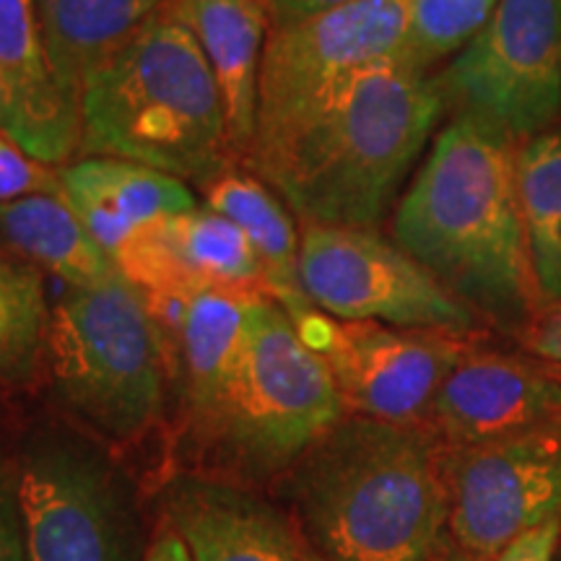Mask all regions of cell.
<instances>
[{
	"label": "cell",
	"instance_id": "1",
	"mask_svg": "<svg viewBox=\"0 0 561 561\" xmlns=\"http://www.w3.org/2000/svg\"><path fill=\"white\" fill-rule=\"evenodd\" d=\"M517 149L455 115L392 214V240L479 314L520 333L541 310L525 234Z\"/></svg>",
	"mask_w": 561,
	"mask_h": 561
},
{
	"label": "cell",
	"instance_id": "2",
	"mask_svg": "<svg viewBox=\"0 0 561 561\" xmlns=\"http://www.w3.org/2000/svg\"><path fill=\"white\" fill-rule=\"evenodd\" d=\"M445 112L411 60L362 70L284 144L248 164L301 224L377 229Z\"/></svg>",
	"mask_w": 561,
	"mask_h": 561
},
{
	"label": "cell",
	"instance_id": "3",
	"mask_svg": "<svg viewBox=\"0 0 561 561\" xmlns=\"http://www.w3.org/2000/svg\"><path fill=\"white\" fill-rule=\"evenodd\" d=\"M291 502L320 557L430 561L450 530L445 445L426 424L343 416L291 466Z\"/></svg>",
	"mask_w": 561,
	"mask_h": 561
},
{
	"label": "cell",
	"instance_id": "4",
	"mask_svg": "<svg viewBox=\"0 0 561 561\" xmlns=\"http://www.w3.org/2000/svg\"><path fill=\"white\" fill-rule=\"evenodd\" d=\"M79 153L128 159L198 187L240 164L206 55L167 5L83 83Z\"/></svg>",
	"mask_w": 561,
	"mask_h": 561
},
{
	"label": "cell",
	"instance_id": "5",
	"mask_svg": "<svg viewBox=\"0 0 561 561\" xmlns=\"http://www.w3.org/2000/svg\"><path fill=\"white\" fill-rule=\"evenodd\" d=\"M170 362V343L128 278L66 286L50 305L45 367L62 403L104 437L133 439L157 421Z\"/></svg>",
	"mask_w": 561,
	"mask_h": 561
},
{
	"label": "cell",
	"instance_id": "6",
	"mask_svg": "<svg viewBox=\"0 0 561 561\" xmlns=\"http://www.w3.org/2000/svg\"><path fill=\"white\" fill-rule=\"evenodd\" d=\"M346 416L333 371L273 297L248 305V346L206 426L257 473L291 468Z\"/></svg>",
	"mask_w": 561,
	"mask_h": 561
},
{
	"label": "cell",
	"instance_id": "7",
	"mask_svg": "<svg viewBox=\"0 0 561 561\" xmlns=\"http://www.w3.org/2000/svg\"><path fill=\"white\" fill-rule=\"evenodd\" d=\"M396 60H411L405 0H354L318 16L271 24L255 138L242 167L284 144L362 70Z\"/></svg>",
	"mask_w": 561,
	"mask_h": 561
},
{
	"label": "cell",
	"instance_id": "8",
	"mask_svg": "<svg viewBox=\"0 0 561 561\" xmlns=\"http://www.w3.org/2000/svg\"><path fill=\"white\" fill-rule=\"evenodd\" d=\"M299 278L307 299L339 320L473 335L479 312L377 229L305 224Z\"/></svg>",
	"mask_w": 561,
	"mask_h": 561
},
{
	"label": "cell",
	"instance_id": "9",
	"mask_svg": "<svg viewBox=\"0 0 561 561\" xmlns=\"http://www.w3.org/2000/svg\"><path fill=\"white\" fill-rule=\"evenodd\" d=\"M445 110L523 144L561 112V0H500L437 76Z\"/></svg>",
	"mask_w": 561,
	"mask_h": 561
},
{
	"label": "cell",
	"instance_id": "10",
	"mask_svg": "<svg viewBox=\"0 0 561 561\" xmlns=\"http://www.w3.org/2000/svg\"><path fill=\"white\" fill-rule=\"evenodd\" d=\"M16 471L30 561H138L130 502L94 447L47 437Z\"/></svg>",
	"mask_w": 561,
	"mask_h": 561
},
{
	"label": "cell",
	"instance_id": "11",
	"mask_svg": "<svg viewBox=\"0 0 561 561\" xmlns=\"http://www.w3.org/2000/svg\"><path fill=\"white\" fill-rule=\"evenodd\" d=\"M294 325L331 367L346 411L392 424H426L442 382L473 348L471 335L339 320L318 307Z\"/></svg>",
	"mask_w": 561,
	"mask_h": 561
},
{
	"label": "cell",
	"instance_id": "12",
	"mask_svg": "<svg viewBox=\"0 0 561 561\" xmlns=\"http://www.w3.org/2000/svg\"><path fill=\"white\" fill-rule=\"evenodd\" d=\"M450 533L471 561L561 520V419L512 437L445 447Z\"/></svg>",
	"mask_w": 561,
	"mask_h": 561
},
{
	"label": "cell",
	"instance_id": "13",
	"mask_svg": "<svg viewBox=\"0 0 561 561\" xmlns=\"http://www.w3.org/2000/svg\"><path fill=\"white\" fill-rule=\"evenodd\" d=\"M115 265L149 297L201 291L271 297L248 237L208 206L161 216L138 229L115 252Z\"/></svg>",
	"mask_w": 561,
	"mask_h": 561
},
{
	"label": "cell",
	"instance_id": "14",
	"mask_svg": "<svg viewBox=\"0 0 561 561\" xmlns=\"http://www.w3.org/2000/svg\"><path fill=\"white\" fill-rule=\"evenodd\" d=\"M557 419L561 377L517 356L468 348L442 382L426 426L445 447H471Z\"/></svg>",
	"mask_w": 561,
	"mask_h": 561
},
{
	"label": "cell",
	"instance_id": "15",
	"mask_svg": "<svg viewBox=\"0 0 561 561\" xmlns=\"http://www.w3.org/2000/svg\"><path fill=\"white\" fill-rule=\"evenodd\" d=\"M164 525L195 561H305L297 533L273 504L208 479H178L161 500Z\"/></svg>",
	"mask_w": 561,
	"mask_h": 561
},
{
	"label": "cell",
	"instance_id": "16",
	"mask_svg": "<svg viewBox=\"0 0 561 561\" xmlns=\"http://www.w3.org/2000/svg\"><path fill=\"white\" fill-rule=\"evenodd\" d=\"M153 318L180 364L185 401L201 426L214 421L248 346V305L252 297L201 291L193 297H149Z\"/></svg>",
	"mask_w": 561,
	"mask_h": 561
},
{
	"label": "cell",
	"instance_id": "17",
	"mask_svg": "<svg viewBox=\"0 0 561 561\" xmlns=\"http://www.w3.org/2000/svg\"><path fill=\"white\" fill-rule=\"evenodd\" d=\"M0 76L24 125L32 157L62 167L81 149V104L55 79L34 0H0Z\"/></svg>",
	"mask_w": 561,
	"mask_h": 561
},
{
	"label": "cell",
	"instance_id": "18",
	"mask_svg": "<svg viewBox=\"0 0 561 561\" xmlns=\"http://www.w3.org/2000/svg\"><path fill=\"white\" fill-rule=\"evenodd\" d=\"M167 11L198 39L221 91L231 149L244 164L255 138L257 87L271 32L263 0H170Z\"/></svg>",
	"mask_w": 561,
	"mask_h": 561
},
{
	"label": "cell",
	"instance_id": "19",
	"mask_svg": "<svg viewBox=\"0 0 561 561\" xmlns=\"http://www.w3.org/2000/svg\"><path fill=\"white\" fill-rule=\"evenodd\" d=\"M62 195L96 242L115 252L161 216L198 206L185 180L115 157H81L60 167Z\"/></svg>",
	"mask_w": 561,
	"mask_h": 561
},
{
	"label": "cell",
	"instance_id": "20",
	"mask_svg": "<svg viewBox=\"0 0 561 561\" xmlns=\"http://www.w3.org/2000/svg\"><path fill=\"white\" fill-rule=\"evenodd\" d=\"M201 193L210 210L221 214L248 237L268 294L289 312V318L312 310L314 305L307 299L299 278L301 234L294 227L289 206L268 182L248 167L234 164L203 182Z\"/></svg>",
	"mask_w": 561,
	"mask_h": 561
},
{
	"label": "cell",
	"instance_id": "21",
	"mask_svg": "<svg viewBox=\"0 0 561 561\" xmlns=\"http://www.w3.org/2000/svg\"><path fill=\"white\" fill-rule=\"evenodd\" d=\"M170 0H34L53 73L81 104L83 83Z\"/></svg>",
	"mask_w": 561,
	"mask_h": 561
},
{
	"label": "cell",
	"instance_id": "22",
	"mask_svg": "<svg viewBox=\"0 0 561 561\" xmlns=\"http://www.w3.org/2000/svg\"><path fill=\"white\" fill-rule=\"evenodd\" d=\"M0 250L66 286H94L123 276L66 195H26L0 203Z\"/></svg>",
	"mask_w": 561,
	"mask_h": 561
},
{
	"label": "cell",
	"instance_id": "23",
	"mask_svg": "<svg viewBox=\"0 0 561 561\" xmlns=\"http://www.w3.org/2000/svg\"><path fill=\"white\" fill-rule=\"evenodd\" d=\"M517 185L541 307L561 305V128L523 140Z\"/></svg>",
	"mask_w": 561,
	"mask_h": 561
},
{
	"label": "cell",
	"instance_id": "24",
	"mask_svg": "<svg viewBox=\"0 0 561 561\" xmlns=\"http://www.w3.org/2000/svg\"><path fill=\"white\" fill-rule=\"evenodd\" d=\"M47 301L45 273L0 250V385L21 388L45 367Z\"/></svg>",
	"mask_w": 561,
	"mask_h": 561
},
{
	"label": "cell",
	"instance_id": "25",
	"mask_svg": "<svg viewBox=\"0 0 561 561\" xmlns=\"http://www.w3.org/2000/svg\"><path fill=\"white\" fill-rule=\"evenodd\" d=\"M496 3L500 0H405L411 60L430 70L432 62L460 53Z\"/></svg>",
	"mask_w": 561,
	"mask_h": 561
},
{
	"label": "cell",
	"instance_id": "26",
	"mask_svg": "<svg viewBox=\"0 0 561 561\" xmlns=\"http://www.w3.org/2000/svg\"><path fill=\"white\" fill-rule=\"evenodd\" d=\"M26 195H62L60 167L39 161L19 140L0 133V203Z\"/></svg>",
	"mask_w": 561,
	"mask_h": 561
},
{
	"label": "cell",
	"instance_id": "27",
	"mask_svg": "<svg viewBox=\"0 0 561 561\" xmlns=\"http://www.w3.org/2000/svg\"><path fill=\"white\" fill-rule=\"evenodd\" d=\"M0 561H30L16 466L0 458Z\"/></svg>",
	"mask_w": 561,
	"mask_h": 561
},
{
	"label": "cell",
	"instance_id": "28",
	"mask_svg": "<svg viewBox=\"0 0 561 561\" xmlns=\"http://www.w3.org/2000/svg\"><path fill=\"white\" fill-rule=\"evenodd\" d=\"M561 541V520L546 523L541 528H533L515 541L504 546L491 557H483L479 561H553L557 559V549Z\"/></svg>",
	"mask_w": 561,
	"mask_h": 561
},
{
	"label": "cell",
	"instance_id": "29",
	"mask_svg": "<svg viewBox=\"0 0 561 561\" xmlns=\"http://www.w3.org/2000/svg\"><path fill=\"white\" fill-rule=\"evenodd\" d=\"M517 335L533 356L561 364V305L541 307Z\"/></svg>",
	"mask_w": 561,
	"mask_h": 561
},
{
	"label": "cell",
	"instance_id": "30",
	"mask_svg": "<svg viewBox=\"0 0 561 561\" xmlns=\"http://www.w3.org/2000/svg\"><path fill=\"white\" fill-rule=\"evenodd\" d=\"M348 3H354V0H263L271 24H289V21L310 19Z\"/></svg>",
	"mask_w": 561,
	"mask_h": 561
},
{
	"label": "cell",
	"instance_id": "31",
	"mask_svg": "<svg viewBox=\"0 0 561 561\" xmlns=\"http://www.w3.org/2000/svg\"><path fill=\"white\" fill-rule=\"evenodd\" d=\"M140 561H195L191 546H187L172 528H167L153 538Z\"/></svg>",
	"mask_w": 561,
	"mask_h": 561
},
{
	"label": "cell",
	"instance_id": "32",
	"mask_svg": "<svg viewBox=\"0 0 561 561\" xmlns=\"http://www.w3.org/2000/svg\"><path fill=\"white\" fill-rule=\"evenodd\" d=\"M0 133L11 136L13 140H24V125H21V115L13 102L9 87H5L3 76H0Z\"/></svg>",
	"mask_w": 561,
	"mask_h": 561
},
{
	"label": "cell",
	"instance_id": "33",
	"mask_svg": "<svg viewBox=\"0 0 561 561\" xmlns=\"http://www.w3.org/2000/svg\"><path fill=\"white\" fill-rule=\"evenodd\" d=\"M430 561H471V559H468L462 551H442V553H434Z\"/></svg>",
	"mask_w": 561,
	"mask_h": 561
},
{
	"label": "cell",
	"instance_id": "34",
	"mask_svg": "<svg viewBox=\"0 0 561 561\" xmlns=\"http://www.w3.org/2000/svg\"><path fill=\"white\" fill-rule=\"evenodd\" d=\"M305 561H331V559L320 557V553H307V559H305Z\"/></svg>",
	"mask_w": 561,
	"mask_h": 561
},
{
	"label": "cell",
	"instance_id": "35",
	"mask_svg": "<svg viewBox=\"0 0 561 561\" xmlns=\"http://www.w3.org/2000/svg\"><path fill=\"white\" fill-rule=\"evenodd\" d=\"M553 561H561V541H559V549H557V559Z\"/></svg>",
	"mask_w": 561,
	"mask_h": 561
}]
</instances>
